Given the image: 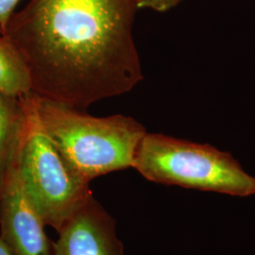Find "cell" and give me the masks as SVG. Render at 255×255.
Wrapping results in <instances>:
<instances>
[{
  "label": "cell",
  "instance_id": "3957f363",
  "mask_svg": "<svg viewBox=\"0 0 255 255\" xmlns=\"http://www.w3.org/2000/svg\"><path fill=\"white\" fill-rule=\"evenodd\" d=\"M132 168L156 183L240 198L255 196V177L231 153L209 144L146 132Z\"/></svg>",
  "mask_w": 255,
  "mask_h": 255
},
{
  "label": "cell",
  "instance_id": "9c48e42d",
  "mask_svg": "<svg viewBox=\"0 0 255 255\" xmlns=\"http://www.w3.org/2000/svg\"><path fill=\"white\" fill-rule=\"evenodd\" d=\"M182 1V0H137L139 9H149L159 12H164L173 9Z\"/></svg>",
  "mask_w": 255,
  "mask_h": 255
},
{
  "label": "cell",
  "instance_id": "8fae6325",
  "mask_svg": "<svg viewBox=\"0 0 255 255\" xmlns=\"http://www.w3.org/2000/svg\"><path fill=\"white\" fill-rule=\"evenodd\" d=\"M0 255H12L7 243L4 241V239L0 236Z\"/></svg>",
  "mask_w": 255,
  "mask_h": 255
},
{
  "label": "cell",
  "instance_id": "8992f818",
  "mask_svg": "<svg viewBox=\"0 0 255 255\" xmlns=\"http://www.w3.org/2000/svg\"><path fill=\"white\" fill-rule=\"evenodd\" d=\"M58 233L54 255H124L115 219L93 195Z\"/></svg>",
  "mask_w": 255,
  "mask_h": 255
},
{
  "label": "cell",
  "instance_id": "277c9868",
  "mask_svg": "<svg viewBox=\"0 0 255 255\" xmlns=\"http://www.w3.org/2000/svg\"><path fill=\"white\" fill-rule=\"evenodd\" d=\"M25 126L15 170L23 189L45 225L58 232L91 197L89 183L79 179L46 135L32 92L21 97Z\"/></svg>",
  "mask_w": 255,
  "mask_h": 255
},
{
  "label": "cell",
  "instance_id": "6da1fadb",
  "mask_svg": "<svg viewBox=\"0 0 255 255\" xmlns=\"http://www.w3.org/2000/svg\"><path fill=\"white\" fill-rule=\"evenodd\" d=\"M138 9L137 0H29L1 35L24 59L32 93L82 110L143 80Z\"/></svg>",
  "mask_w": 255,
  "mask_h": 255
},
{
  "label": "cell",
  "instance_id": "ba28073f",
  "mask_svg": "<svg viewBox=\"0 0 255 255\" xmlns=\"http://www.w3.org/2000/svg\"><path fill=\"white\" fill-rule=\"evenodd\" d=\"M32 91L29 70L17 49L0 36V94L19 99Z\"/></svg>",
  "mask_w": 255,
  "mask_h": 255
},
{
  "label": "cell",
  "instance_id": "5b68a950",
  "mask_svg": "<svg viewBox=\"0 0 255 255\" xmlns=\"http://www.w3.org/2000/svg\"><path fill=\"white\" fill-rule=\"evenodd\" d=\"M45 226L24 191L14 166L0 193V236L12 255H54Z\"/></svg>",
  "mask_w": 255,
  "mask_h": 255
},
{
  "label": "cell",
  "instance_id": "30bf717a",
  "mask_svg": "<svg viewBox=\"0 0 255 255\" xmlns=\"http://www.w3.org/2000/svg\"><path fill=\"white\" fill-rule=\"evenodd\" d=\"M19 1L20 0H0V34L5 31L9 19L15 12L14 9Z\"/></svg>",
  "mask_w": 255,
  "mask_h": 255
},
{
  "label": "cell",
  "instance_id": "52a82bcc",
  "mask_svg": "<svg viewBox=\"0 0 255 255\" xmlns=\"http://www.w3.org/2000/svg\"><path fill=\"white\" fill-rule=\"evenodd\" d=\"M24 126L25 110L21 98L0 94V193L15 166Z\"/></svg>",
  "mask_w": 255,
  "mask_h": 255
},
{
  "label": "cell",
  "instance_id": "7a4b0ae2",
  "mask_svg": "<svg viewBox=\"0 0 255 255\" xmlns=\"http://www.w3.org/2000/svg\"><path fill=\"white\" fill-rule=\"evenodd\" d=\"M39 121L70 170L83 182L133 166L144 126L122 115L93 117L32 93Z\"/></svg>",
  "mask_w": 255,
  "mask_h": 255
}]
</instances>
